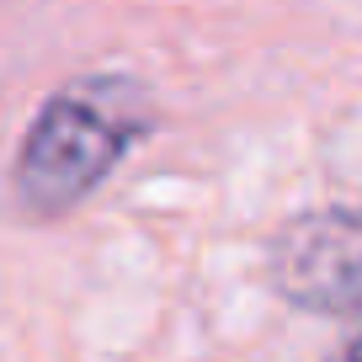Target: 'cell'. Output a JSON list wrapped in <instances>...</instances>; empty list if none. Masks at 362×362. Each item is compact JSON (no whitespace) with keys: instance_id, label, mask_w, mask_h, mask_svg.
Wrapping results in <instances>:
<instances>
[{"instance_id":"cell-1","label":"cell","mask_w":362,"mask_h":362,"mask_svg":"<svg viewBox=\"0 0 362 362\" xmlns=\"http://www.w3.org/2000/svg\"><path fill=\"white\" fill-rule=\"evenodd\" d=\"M155 107L144 86L128 75H86L69 80L37 107L11 165V187L27 214L54 218L69 214L112 176V165L149 134Z\"/></svg>"},{"instance_id":"cell-2","label":"cell","mask_w":362,"mask_h":362,"mask_svg":"<svg viewBox=\"0 0 362 362\" xmlns=\"http://www.w3.org/2000/svg\"><path fill=\"white\" fill-rule=\"evenodd\" d=\"M267 272L293 309L362 320V208H320L293 218L272 240Z\"/></svg>"},{"instance_id":"cell-3","label":"cell","mask_w":362,"mask_h":362,"mask_svg":"<svg viewBox=\"0 0 362 362\" xmlns=\"http://www.w3.org/2000/svg\"><path fill=\"white\" fill-rule=\"evenodd\" d=\"M330 362H362V336H357V341H346V346H341Z\"/></svg>"}]
</instances>
